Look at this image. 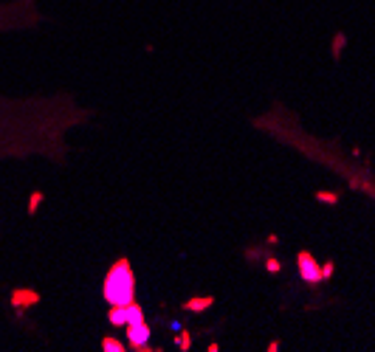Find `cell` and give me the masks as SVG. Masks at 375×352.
Here are the masks:
<instances>
[{
	"mask_svg": "<svg viewBox=\"0 0 375 352\" xmlns=\"http://www.w3.org/2000/svg\"><path fill=\"white\" fill-rule=\"evenodd\" d=\"M341 45H344V34H336V40H333V57H339Z\"/></svg>",
	"mask_w": 375,
	"mask_h": 352,
	"instance_id": "cell-9",
	"label": "cell"
},
{
	"mask_svg": "<svg viewBox=\"0 0 375 352\" xmlns=\"http://www.w3.org/2000/svg\"><path fill=\"white\" fill-rule=\"evenodd\" d=\"M316 200H322V203H336V200H339V194H333V192H319Z\"/></svg>",
	"mask_w": 375,
	"mask_h": 352,
	"instance_id": "cell-8",
	"label": "cell"
},
{
	"mask_svg": "<svg viewBox=\"0 0 375 352\" xmlns=\"http://www.w3.org/2000/svg\"><path fill=\"white\" fill-rule=\"evenodd\" d=\"M105 302H110L113 307H127L130 302H135V282H133V268L127 259H116L113 268L105 276Z\"/></svg>",
	"mask_w": 375,
	"mask_h": 352,
	"instance_id": "cell-1",
	"label": "cell"
},
{
	"mask_svg": "<svg viewBox=\"0 0 375 352\" xmlns=\"http://www.w3.org/2000/svg\"><path fill=\"white\" fill-rule=\"evenodd\" d=\"M110 324H116V327H127V307H113V310H110Z\"/></svg>",
	"mask_w": 375,
	"mask_h": 352,
	"instance_id": "cell-5",
	"label": "cell"
},
{
	"mask_svg": "<svg viewBox=\"0 0 375 352\" xmlns=\"http://www.w3.org/2000/svg\"><path fill=\"white\" fill-rule=\"evenodd\" d=\"M268 271H279V262H276V259H268Z\"/></svg>",
	"mask_w": 375,
	"mask_h": 352,
	"instance_id": "cell-13",
	"label": "cell"
},
{
	"mask_svg": "<svg viewBox=\"0 0 375 352\" xmlns=\"http://www.w3.org/2000/svg\"><path fill=\"white\" fill-rule=\"evenodd\" d=\"M333 271H336V265H333V262L322 265V279H330V276H333Z\"/></svg>",
	"mask_w": 375,
	"mask_h": 352,
	"instance_id": "cell-10",
	"label": "cell"
},
{
	"mask_svg": "<svg viewBox=\"0 0 375 352\" xmlns=\"http://www.w3.org/2000/svg\"><path fill=\"white\" fill-rule=\"evenodd\" d=\"M178 346H181V349H189V335H186V332L178 335Z\"/></svg>",
	"mask_w": 375,
	"mask_h": 352,
	"instance_id": "cell-11",
	"label": "cell"
},
{
	"mask_svg": "<svg viewBox=\"0 0 375 352\" xmlns=\"http://www.w3.org/2000/svg\"><path fill=\"white\" fill-rule=\"evenodd\" d=\"M138 321H144V310L135 302H130L127 304V324H138Z\"/></svg>",
	"mask_w": 375,
	"mask_h": 352,
	"instance_id": "cell-6",
	"label": "cell"
},
{
	"mask_svg": "<svg viewBox=\"0 0 375 352\" xmlns=\"http://www.w3.org/2000/svg\"><path fill=\"white\" fill-rule=\"evenodd\" d=\"M40 200H43V194L37 192V194H31V214H34V208L40 206Z\"/></svg>",
	"mask_w": 375,
	"mask_h": 352,
	"instance_id": "cell-12",
	"label": "cell"
},
{
	"mask_svg": "<svg viewBox=\"0 0 375 352\" xmlns=\"http://www.w3.org/2000/svg\"><path fill=\"white\" fill-rule=\"evenodd\" d=\"M102 349L105 352H124L127 346L121 344V341H116V338H102Z\"/></svg>",
	"mask_w": 375,
	"mask_h": 352,
	"instance_id": "cell-7",
	"label": "cell"
},
{
	"mask_svg": "<svg viewBox=\"0 0 375 352\" xmlns=\"http://www.w3.org/2000/svg\"><path fill=\"white\" fill-rule=\"evenodd\" d=\"M212 302H214V299H209V296H206V299H189V302H184V307L192 310V313H200V310L212 307Z\"/></svg>",
	"mask_w": 375,
	"mask_h": 352,
	"instance_id": "cell-4",
	"label": "cell"
},
{
	"mask_svg": "<svg viewBox=\"0 0 375 352\" xmlns=\"http://www.w3.org/2000/svg\"><path fill=\"white\" fill-rule=\"evenodd\" d=\"M299 273H302V279L308 282V285H316V282H322V268L316 265V259L311 257L308 251L299 254Z\"/></svg>",
	"mask_w": 375,
	"mask_h": 352,
	"instance_id": "cell-2",
	"label": "cell"
},
{
	"mask_svg": "<svg viewBox=\"0 0 375 352\" xmlns=\"http://www.w3.org/2000/svg\"><path fill=\"white\" fill-rule=\"evenodd\" d=\"M130 330H127V341L135 346V349H147V341H149V327L144 321H138V324H127Z\"/></svg>",
	"mask_w": 375,
	"mask_h": 352,
	"instance_id": "cell-3",
	"label": "cell"
}]
</instances>
